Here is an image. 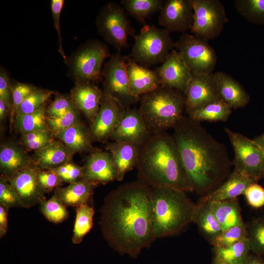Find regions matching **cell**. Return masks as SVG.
Returning a JSON list of instances; mask_svg holds the SVG:
<instances>
[{
  "instance_id": "cell-26",
  "label": "cell",
  "mask_w": 264,
  "mask_h": 264,
  "mask_svg": "<svg viewBox=\"0 0 264 264\" xmlns=\"http://www.w3.org/2000/svg\"><path fill=\"white\" fill-rule=\"evenodd\" d=\"M96 185L83 179L70 183L66 187H57L54 190L55 195L66 206L77 207L92 202Z\"/></svg>"
},
{
  "instance_id": "cell-19",
  "label": "cell",
  "mask_w": 264,
  "mask_h": 264,
  "mask_svg": "<svg viewBox=\"0 0 264 264\" xmlns=\"http://www.w3.org/2000/svg\"><path fill=\"white\" fill-rule=\"evenodd\" d=\"M84 167V179L96 186L117 180V170L107 151H92L87 156Z\"/></svg>"
},
{
  "instance_id": "cell-10",
  "label": "cell",
  "mask_w": 264,
  "mask_h": 264,
  "mask_svg": "<svg viewBox=\"0 0 264 264\" xmlns=\"http://www.w3.org/2000/svg\"><path fill=\"white\" fill-rule=\"evenodd\" d=\"M234 152V169L257 181L264 177V151L253 139L225 128Z\"/></svg>"
},
{
  "instance_id": "cell-45",
  "label": "cell",
  "mask_w": 264,
  "mask_h": 264,
  "mask_svg": "<svg viewBox=\"0 0 264 264\" xmlns=\"http://www.w3.org/2000/svg\"><path fill=\"white\" fill-rule=\"evenodd\" d=\"M77 108L70 95H57L54 100L46 108V117H55L62 115Z\"/></svg>"
},
{
  "instance_id": "cell-30",
  "label": "cell",
  "mask_w": 264,
  "mask_h": 264,
  "mask_svg": "<svg viewBox=\"0 0 264 264\" xmlns=\"http://www.w3.org/2000/svg\"><path fill=\"white\" fill-rule=\"evenodd\" d=\"M211 244L221 233L222 230L213 213L209 202L197 204L194 222Z\"/></svg>"
},
{
  "instance_id": "cell-50",
  "label": "cell",
  "mask_w": 264,
  "mask_h": 264,
  "mask_svg": "<svg viewBox=\"0 0 264 264\" xmlns=\"http://www.w3.org/2000/svg\"><path fill=\"white\" fill-rule=\"evenodd\" d=\"M0 100L7 106L10 110L12 105V94L9 76L3 67L0 68Z\"/></svg>"
},
{
  "instance_id": "cell-43",
  "label": "cell",
  "mask_w": 264,
  "mask_h": 264,
  "mask_svg": "<svg viewBox=\"0 0 264 264\" xmlns=\"http://www.w3.org/2000/svg\"><path fill=\"white\" fill-rule=\"evenodd\" d=\"M11 88L12 105L9 113L10 128L14 123L16 112L21 104L30 94L37 88L31 84L16 81L11 82Z\"/></svg>"
},
{
  "instance_id": "cell-4",
  "label": "cell",
  "mask_w": 264,
  "mask_h": 264,
  "mask_svg": "<svg viewBox=\"0 0 264 264\" xmlns=\"http://www.w3.org/2000/svg\"><path fill=\"white\" fill-rule=\"evenodd\" d=\"M151 190L152 227L155 239L176 234L194 222L197 205L185 191L170 187Z\"/></svg>"
},
{
  "instance_id": "cell-40",
  "label": "cell",
  "mask_w": 264,
  "mask_h": 264,
  "mask_svg": "<svg viewBox=\"0 0 264 264\" xmlns=\"http://www.w3.org/2000/svg\"><path fill=\"white\" fill-rule=\"evenodd\" d=\"M55 141L49 131H38L21 134V142L27 151L42 149Z\"/></svg>"
},
{
  "instance_id": "cell-53",
  "label": "cell",
  "mask_w": 264,
  "mask_h": 264,
  "mask_svg": "<svg viewBox=\"0 0 264 264\" xmlns=\"http://www.w3.org/2000/svg\"><path fill=\"white\" fill-rule=\"evenodd\" d=\"M10 113V110L5 103L0 100V120L3 121L8 114Z\"/></svg>"
},
{
  "instance_id": "cell-7",
  "label": "cell",
  "mask_w": 264,
  "mask_h": 264,
  "mask_svg": "<svg viewBox=\"0 0 264 264\" xmlns=\"http://www.w3.org/2000/svg\"><path fill=\"white\" fill-rule=\"evenodd\" d=\"M170 32L163 28L145 25L134 35V42L129 57L146 67L162 64L175 47Z\"/></svg>"
},
{
  "instance_id": "cell-11",
  "label": "cell",
  "mask_w": 264,
  "mask_h": 264,
  "mask_svg": "<svg viewBox=\"0 0 264 264\" xmlns=\"http://www.w3.org/2000/svg\"><path fill=\"white\" fill-rule=\"evenodd\" d=\"M194 10L191 29L193 35L206 41L218 38L228 22L224 7L219 0H190Z\"/></svg>"
},
{
  "instance_id": "cell-18",
  "label": "cell",
  "mask_w": 264,
  "mask_h": 264,
  "mask_svg": "<svg viewBox=\"0 0 264 264\" xmlns=\"http://www.w3.org/2000/svg\"><path fill=\"white\" fill-rule=\"evenodd\" d=\"M194 10L190 0H165L158 23L170 32H184L191 29Z\"/></svg>"
},
{
  "instance_id": "cell-8",
  "label": "cell",
  "mask_w": 264,
  "mask_h": 264,
  "mask_svg": "<svg viewBox=\"0 0 264 264\" xmlns=\"http://www.w3.org/2000/svg\"><path fill=\"white\" fill-rule=\"evenodd\" d=\"M95 24L105 41L119 52L128 45L129 37L134 34L125 10L115 2H109L101 8Z\"/></svg>"
},
{
  "instance_id": "cell-52",
  "label": "cell",
  "mask_w": 264,
  "mask_h": 264,
  "mask_svg": "<svg viewBox=\"0 0 264 264\" xmlns=\"http://www.w3.org/2000/svg\"><path fill=\"white\" fill-rule=\"evenodd\" d=\"M244 264H264V259L262 255L249 254Z\"/></svg>"
},
{
  "instance_id": "cell-25",
  "label": "cell",
  "mask_w": 264,
  "mask_h": 264,
  "mask_svg": "<svg viewBox=\"0 0 264 264\" xmlns=\"http://www.w3.org/2000/svg\"><path fill=\"white\" fill-rule=\"evenodd\" d=\"M35 165L31 156L20 146L13 143L1 145L0 148V170L6 178L18 171Z\"/></svg>"
},
{
  "instance_id": "cell-33",
  "label": "cell",
  "mask_w": 264,
  "mask_h": 264,
  "mask_svg": "<svg viewBox=\"0 0 264 264\" xmlns=\"http://www.w3.org/2000/svg\"><path fill=\"white\" fill-rule=\"evenodd\" d=\"M45 106L38 110L29 114L15 116L14 126L21 134L38 131H49L46 121Z\"/></svg>"
},
{
  "instance_id": "cell-1",
  "label": "cell",
  "mask_w": 264,
  "mask_h": 264,
  "mask_svg": "<svg viewBox=\"0 0 264 264\" xmlns=\"http://www.w3.org/2000/svg\"><path fill=\"white\" fill-rule=\"evenodd\" d=\"M151 188L139 180L110 192L101 209L99 224L104 239L121 255L136 259L155 240L152 227Z\"/></svg>"
},
{
  "instance_id": "cell-14",
  "label": "cell",
  "mask_w": 264,
  "mask_h": 264,
  "mask_svg": "<svg viewBox=\"0 0 264 264\" xmlns=\"http://www.w3.org/2000/svg\"><path fill=\"white\" fill-rule=\"evenodd\" d=\"M38 169L33 165L5 177L17 193L22 207L28 208L46 200V193L38 180Z\"/></svg>"
},
{
  "instance_id": "cell-38",
  "label": "cell",
  "mask_w": 264,
  "mask_h": 264,
  "mask_svg": "<svg viewBox=\"0 0 264 264\" xmlns=\"http://www.w3.org/2000/svg\"><path fill=\"white\" fill-rule=\"evenodd\" d=\"M247 238L252 253L264 254V217L252 220L246 225Z\"/></svg>"
},
{
  "instance_id": "cell-17",
  "label": "cell",
  "mask_w": 264,
  "mask_h": 264,
  "mask_svg": "<svg viewBox=\"0 0 264 264\" xmlns=\"http://www.w3.org/2000/svg\"><path fill=\"white\" fill-rule=\"evenodd\" d=\"M151 134L139 109L130 107L124 109L110 139L112 141L126 142L140 146Z\"/></svg>"
},
{
  "instance_id": "cell-42",
  "label": "cell",
  "mask_w": 264,
  "mask_h": 264,
  "mask_svg": "<svg viewBox=\"0 0 264 264\" xmlns=\"http://www.w3.org/2000/svg\"><path fill=\"white\" fill-rule=\"evenodd\" d=\"M247 237V227L244 223L223 230L211 244L214 247H226Z\"/></svg>"
},
{
  "instance_id": "cell-48",
  "label": "cell",
  "mask_w": 264,
  "mask_h": 264,
  "mask_svg": "<svg viewBox=\"0 0 264 264\" xmlns=\"http://www.w3.org/2000/svg\"><path fill=\"white\" fill-rule=\"evenodd\" d=\"M64 3V0H52L51 1V10L54 26L57 31L58 37V52L61 54L63 58L65 60V64H66L67 58L66 57L62 47V37L60 28V16Z\"/></svg>"
},
{
  "instance_id": "cell-22",
  "label": "cell",
  "mask_w": 264,
  "mask_h": 264,
  "mask_svg": "<svg viewBox=\"0 0 264 264\" xmlns=\"http://www.w3.org/2000/svg\"><path fill=\"white\" fill-rule=\"evenodd\" d=\"M219 94L221 99L232 109L246 106L250 96L241 85L230 75L223 72L214 74Z\"/></svg>"
},
{
  "instance_id": "cell-44",
  "label": "cell",
  "mask_w": 264,
  "mask_h": 264,
  "mask_svg": "<svg viewBox=\"0 0 264 264\" xmlns=\"http://www.w3.org/2000/svg\"><path fill=\"white\" fill-rule=\"evenodd\" d=\"M49 170L55 173L63 182L69 184L83 179L84 177V167L71 161Z\"/></svg>"
},
{
  "instance_id": "cell-55",
  "label": "cell",
  "mask_w": 264,
  "mask_h": 264,
  "mask_svg": "<svg viewBox=\"0 0 264 264\" xmlns=\"http://www.w3.org/2000/svg\"><path fill=\"white\" fill-rule=\"evenodd\" d=\"M212 264H230L225 262L218 258L214 257L212 260Z\"/></svg>"
},
{
  "instance_id": "cell-2",
  "label": "cell",
  "mask_w": 264,
  "mask_h": 264,
  "mask_svg": "<svg viewBox=\"0 0 264 264\" xmlns=\"http://www.w3.org/2000/svg\"><path fill=\"white\" fill-rule=\"evenodd\" d=\"M173 129L172 136L193 190H210L222 180L231 165L226 148L189 116L183 115Z\"/></svg>"
},
{
  "instance_id": "cell-3",
  "label": "cell",
  "mask_w": 264,
  "mask_h": 264,
  "mask_svg": "<svg viewBox=\"0 0 264 264\" xmlns=\"http://www.w3.org/2000/svg\"><path fill=\"white\" fill-rule=\"evenodd\" d=\"M136 167L138 180L150 188L170 187L185 192L194 191L174 139L166 132L151 134L139 146Z\"/></svg>"
},
{
  "instance_id": "cell-9",
  "label": "cell",
  "mask_w": 264,
  "mask_h": 264,
  "mask_svg": "<svg viewBox=\"0 0 264 264\" xmlns=\"http://www.w3.org/2000/svg\"><path fill=\"white\" fill-rule=\"evenodd\" d=\"M128 58L119 51L111 55L104 64L102 77L103 91L124 109L131 107L139 100L130 89L127 71Z\"/></svg>"
},
{
  "instance_id": "cell-20",
  "label": "cell",
  "mask_w": 264,
  "mask_h": 264,
  "mask_svg": "<svg viewBox=\"0 0 264 264\" xmlns=\"http://www.w3.org/2000/svg\"><path fill=\"white\" fill-rule=\"evenodd\" d=\"M103 92L94 83H76L70 96L77 108L92 122L100 106Z\"/></svg>"
},
{
  "instance_id": "cell-29",
  "label": "cell",
  "mask_w": 264,
  "mask_h": 264,
  "mask_svg": "<svg viewBox=\"0 0 264 264\" xmlns=\"http://www.w3.org/2000/svg\"><path fill=\"white\" fill-rule=\"evenodd\" d=\"M210 208L223 230L244 224L237 198L209 202Z\"/></svg>"
},
{
  "instance_id": "cell-47",
  "label": "cell",
  "mask_w": 264,
  "mask_h": 264,
  "mask_svg": "<svg viewBox=\"0 0 264 264\" xmlns=\"http://www.w3.org/2000/svg\"><path fill=\"white\" fill-rule=\"evenodd\" d=\"M37 176L40 186L46 193L62 185L63 182L59 176L50 170H41L38 168Z\"/></svg>"
},
{
  "instance_id": "cell-49",
  "label": "cell",
  "mask_w": 264,
  "mask_h": 264,
  "mask_svg": "<svg viewBox=\"0 0 264 264\" xmlns=\"http://www.w3.org/2000/svg\"><path fill=\"white\" fill-rule=\"evenodd\" d=\"M244 195L251 207L258 208L264 206V188L257 182L250 184L246 189Z\"/></svg>"
},
{
  "instance_id": "cell-23",
  "label": "cell",
  "mask_w": 264,
  "mask_h": 264,
  "mask_svg": "<svg viewBox=\"0 0 264 264\" xmlns=\"http://www.w3.org/2000/svg\"><path fill=\"white\" fill-rule=\"evenodd\" d=\"M255 182L258 181L234 169L223 183L215 190L209 192L200 201L211 202L237 198L238 196L244 195L247 188Z\"/></svg>"
},
{
  "instance_id": "cell-27",
  "label": "cell",
  "mask_w": 264,
  "mask_h": 264,
  "mask_svg": "<svg viewBox=\"0 0 264 264\" xmlns=\"http://www.w3.org/2000/svg\"><path fill=\"white\" fill-rule=\"evenodd\" d=\"M72 153L60 141L55 140L46 147L34 152V164L41 170H50L71 161Z\"/></svg>"
},
{
  "instance_id": "cell-34",
  "label": "cell",
  "mask_w": 264,
  "mask_h": 264,
  "mask_svg": "<svg viewBox=\"0 0 264 264\" xmlns=\"http://www.w3.org/2000/svg\"><path fill=\"white\" fill-rule=\"evenodd\" d=\"M214 257L230 264H244L250 245L248 238H244L226 247H214Z\"/></svg>"
},
{
  "instance_id": "cell-21",
  "label": "cell",
  "mask_w": 264,
  "mask_h": 264,
  "mask_svg": "<svg viewBox=\"0 0 264 264\" xmlns=\"http://www.w3.org/2000/svg\"><path fill=\"white\" fill-rule=\"evenodd\" d=\"M127 71L131 91L134 96L138 98L160 86L155 70L140 65L129 56L127 61Z\"/></svg>"
},
{
  "instance_id": "cell-35",
  "label": "cell",
  "mask_w": 264,
  "mask_h": 264,
  "mask_svg": "<svg viewBox=\"0 0 264 264\" xmlns=\"http://www.w3.org/2000/svg\"><path fill=\"white\" fill-rule=\"evenodd\" d=\"M94 210L92 206L85 204L76 208V218L72 237V242L78 244L93 226Z\"/></svg>"
},
{
  "instance_id": "cell-37",
  "label": "cell",
  "mask_w": 264,
  "mask_h": 264,
  "mask_svg": "<svg viewBox=\"0 0 264 264\" xmlns=\"http://www.w3.org/2000/svg\"><path fill=\"white\" fill-rule=\"evenodd\" d=\"M40 209L44 217L54 223H61L69 217L66 207L54 194L40 204Z\"/></svg>"
},
{
  "instance_id": "cell-54",
  "label": "cell",
  "mask_w": 264,
  "mask_h": 264,
  "mask_svg": "<svg viewBox=\"0 0 264 264\" xmlns=\"http://www.w3.org/2000/svg\"><path fill=\"white\" fill-rule=\"evenodd\" d=\"M253 140L264 151V132L255 137Z\"/></svg>"
},
{
  "instance_id": "cell-12",
  "label": "cell",
  "mask_w": 264,
  "mask_h": 264,
  "mask_svg": "<svg viewBox=\"0 0 264 264\" xmlns=\"http://www.w3.org/2000/svg\"><path fill=\"white\" fill-rule=\"evenodd\" d=\"M175 47L192 74L213 73L217 62V56L208 41L193 35L183 34L176 42Z\"/></svg>"
},
{
  "instance_id": "cell-5",
  "label": "cell",
  "mask_w": 264,
  "mask_h": 264,
  "mask_svg": "<svg viewBox=\"0 0 264 264\" xmlns=\"http://www.w3.org/2000/svg\"><path fill=\"white\" fill-rule=\"evenodd\" d=\"M138 108L152 134L173 128L183 116L185 97L181 92L160 86L139 98Z\"/></svg>"
},
{
  "instance_id": "cell-39",
  "label": "cell",
  "mask_w": 264,
  "mask_h": 264,
  "mask_svg": "<svg viewBox=\"0 0 264 264\" xmlns=\"http://www.w3.org/2000/svg\"><path fill=\"white\" fill-rule=\"evenodd\" d=\"M55 92L52 90L37 88L30 94L21 104L15 116L31 113L38 110L45 106V102Z\"/></svg>"
},
{
  "instance_id": "cell-41",
  "label": "cell",
  "mask_w": 264,
  "mask_h": 264,
  "mask_svg": "<svg viewBox=\"0 0 264 264\" xmlns=\"http://www.w3.org/2000/svg\"><path fill=\"white\" fill-rule=\"evenodd\" d=\"M80 112L76 108L60 116H46V124L49 132L54 137L59 132L80 122Z\"/></svg>"
},
{
  "instance_id": "cell-16",
  "label": "cell",
  "mask_w": 264,
  "mask_h": 264,
  "mask_svg": "<svg viewBox=\"0 0 264 264\" xmlns=\"http://www.w3.org/2000/svg\"><path fill=\"white\" fill-rule=\"evenodd\" d=\"M184 95L185 110L187 113L221 99L218 91L213 73L192 74Z\"/></svg>"
},
{
  "instance_id": "cell-13",
  "label": "cell",
  "mask_w": 264,
  "mask_h": 264,
  "mask_svg": "<svg viewBox=\"0 0 264 264\" xmlns=\"http://www.w3.org/2000/svg\"><path fill=\"white\" fill-rule=\"evenodd\" d=\"M155 71L160 86L177 90L184 94L192 73L179 52L173 49Z\"/></svg>"
},
{
  "instance_id": "cell-28",
  "label": "cell",
  "mask_w": 264,
  "mask_h": 264,
  "mask_svg": "<svg viewBox=\"0 0 264 264\" xmlns=\"http://www.w3.org/2000/svg\"><path fill=\"white\" fill-rule=\"evenodd\" d=\"M58 139L73 154L92 149V139L90 132L80 122L59 132Z\"/></svg>"
},
{
  "instance_id": "cell-31",
  "label": "cell",
  "mask_w": 264,
  "mask_h": 264,
  "mask_svg": "<svg viewBox=\"0 0 264 264\" xmlns=\"http://www.w3.org/2000/svg\"><path fill=\"white\" fill-rule=\"evenodd\" d=\"M232 108L222 99L210 103L188 113L193 120L201 121H225L229 118Z\"/></svg>"
},
{
  "instance_id": "cell-46",
  "label": "cell",
  "mask_w": 264,
  "mask_h": 264,
  "mask_svg": "<svg viewBox=\"0 0 264 264\" xmlns=\"http://www.w3.org/2000/svg\"><path fill=\"white\" fill-rule=\"evenodd\" d=\"M0 204L9 209L12 207H22L17 193L2 175L0 176Z\"/></svg>"
},
{
  "instance_id": "cell-15",
  "label": "cell",
  "mask_w": 264,
  "mask_h": 264,
  "mask_svg": "<svg viewBox=\"0 0 264 264\" xmlns=\"http://www.w3.org/2000/svg\"><path fill=\"white\" fill-rule=\"evenodd\" d=\"M103 92L99 111L91 122L89 130L92 140L105 142L110 139L125 109L108 94Z\"/></svg>"
},
{
  "instance_id": "cell-36",
  "label": "cell",
  "mask_w": 264,
  "mask_h": 264,
  "mask_svg": "<svg viewBox=\"0 0 264 264\" xmlns=\"http://www.w3.org/2000/svg\"><path fill=\"white\" fill-rule=\"evenodd\" d=\"M239 13L250 22L264 25V0H236Z\"/></svg>"
},
{
  "instance_id": "cell-56",
  "label": "cell",
  "mask_w": 264,
  "mask_h": 264,
  "mask_svg": "<svg viewBox=\"0 0 264 264\" xmlns=\"http://www.w3.org/2000/svg\"><path fill=\"white\" fill-rule=\"evenodd\" d=\"M262 256H263V258H264V254L263 255H262Z\"/></svg>"
},
{
  "instance_id": "cell-24",
  "label": "cell",
  "mask_w": 264,
  "mask_h": 264,
  "mask_svg": "<svg viewBox=\"0 0 264 264\" xmlns=\"http://www.w3.org/2000/svg\"><path fill=\"white\" fill-rule=\"evenodd\" d=\"M106 148L117 170V180L122 181L126 174L136 166L139 146L126 142L112 141L107 145Z\"/></svg>"
},
{
  "instance_id": "cell-32",
  "label": "cell",
  "mask_w": 264,
  "mask_h": 264,
  "mask_svg": "<svg viewBox=\"0 0 264 264\" xmlns=\"http://www.w3.org/2000/svg\"><path fill=\"white\" fill-rule=\"evenodd\" d=\"M165 0H121V6L131 16L140 22L158 11H160Z\"/></svg>"
},
{
  "instance_id": "cell-6",
  "label": "cell",
  "mask_w": 264,
  "mask_h": 264,
  "mask_svg": "<svg viewBox=\"0 0 264 264\" xmlns=\"http://www.w3.org/2000/svg\"><path fill=\"white\" fill-rule=\"evenodd\" d=\"M110 56L106 44L96 39L89 40L67 58V76L75 84L94 83L102 79L103 64Z\"/></svg>"
},
{
  "instance_id": "cell-51",
  "label": "cell",
  "mask_w": 264,
  "mask_h": 264,
  "mask_svg": "<svg viewBox=\"0 0 264 264\" xmlns=\"http://www.w3.org/2000/svg\"><path fill=\"white\" fill-rule=\"evenodd\" d=\"M9 208L0 204V238L3 237L8 229V214Z\"/></svg>"
}]
</instances>
